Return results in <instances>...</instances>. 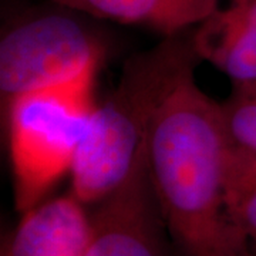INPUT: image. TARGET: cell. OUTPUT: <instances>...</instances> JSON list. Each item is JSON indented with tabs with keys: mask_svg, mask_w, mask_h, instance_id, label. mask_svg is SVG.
I'll return each instance as SVG.
<instances>
[{
	"mask_svg": "<svg viewBox=\"0 0 256 256\" xmlns=\"http://www.w3.org/2000/svg\"><path fill=\"white\" fill-rule=\"evenodd\" d=\"M230 146L220 102L188 76L158 111L146 142L150 182L182 256H256L226 210Z\"/></svg>",
	"mask_w": 256,
	"mask_h": 256,
	"instance_id": "obj_1",
	"label": "cell"
},
{
	"mask_svg": "<svg viewBox=\"0 0 256 256\" xmlns=\"http://www.w3.org/2000/svg\"><path fill=\"white\" fill-rule=\"evenodd\" d=\"M202 60L192 28L130 57L110 97L96 107L72 166V194L98 204L131 174L158 111Z\"/></svg>",
	"mask_w": 256,
	"mask_h": 256,
	"instance_id": "obj_2",
	"label": "cell"
},
{
	"mask_svg": "<svg viewBox=\"0 0 256 256\" xmlns=\"http://www.w3.org/2000/svg\"><path fill=\"white\" fill-rule=\"evenodd\" d=\"M96 74L92 72L68 84L26 92L6 106L18 210L34 208L72 171L97 107L92 98Z\"/></svg>",
	"mask_w": 256,
	"mask_h": 256,
	"instance_id": "obj_3",
	"label": "cell"
},
{
	"mask_svg": "<svg viewBox=\"0 0 256 256\" xmlns=\"http://www.w3.org/2000/svg\"><path fill=\"white\" fill-rule=\"evenodd\" d=\"M80 14L53 3L22 16L3 33L0 94L4 107L26 92L98 72L104 44Z\"/></svg>",
	"mask_w": 256,
	"mask_h": 256,
	"instance_id": "obj_4",
	"label": "cell"
},
{
	"mask_svg": "<svg viewBox=\"0 0 256 256\" xmlns=\"http://www.w3.org/2000/svg\"><path fill=\"white\" fill-rule=\"evenodd\" d=\"M97 205L84 256H170L168 232L146 171V146L127 180Z\"/></svg>",
	"mask_w": 256,
	"mask_h": 256,
	"instance_id": "obj_5",
	"label": "cell"
},
{
	"mask_svg": "<svg viewBox=\"0 0 256 256\" xmlns=\"http://www.w3.org/2000/svg\"><path fill=\"white\" fill-rule=\"evenodd\" d=\"M194 47L232 84L256 82V0H216L192 28Z\"/></svg>",
	"mask_w": 256,
	"mask_h": 256,
	"instance_id": "obj_6",
	"label": "cell"
},
{
	"mask_svg": "<svg viewBox=\"0 0 256 256\" xmlns=\"http://www.w3.org/2000/svg\"><path fill=\"white\" fill-rule=\"evenodd\" d=\"M92 216L73 194L24 212L3 256H84Z\"/></svg>",
	"mask_w": 256,
	"mask_h": 256,
	"instance_id": "obj_7",
	"label": "cell"
},
{
	"mask_svg": "<svg viewBox=\"0 0 256 256\" xmlns=\"http://www.w3.org/2000/svg\"><path fill=\"white\" fill-rule=\"evenodd\" d=\"M92 18L154 28L164 36L196 26L216 0H50Z\"/></svg>",
	"mask_w": 256,
	"mask_h": 256,
	"instance_id": "obj_8",
	"label": "cell"
},
{
	"mask_svg": "<svg viewBox=\"0 0 256 256\" xmlns=\"http://www.w3.org/2000/svg\"><path fill=\"white\" fill-rule=\"evenodd\" d=\"M225 204L230 220L256 254V151L230 146L225 171Z\"/></svg>",
	"mask_w": 256,
	"mask_h": 256,
	"instance_id": "obj_9",
	"label": "cell"
},
{
	"mask_svg": "<svg viewBox=\"0 0 256 256\" xmlns=\"http://www.w3.org/2000/svg\"><path fill=\"white\" fill-rule=\"evenodd\" d=\"M220 111L232 146L256 151V82L232 84Z\"/></svg>",
	"mask_w": 256,
	"mask_h": 256,
	"instance_id": "obj_10",
	"label": "cell"
}]
</instances>
